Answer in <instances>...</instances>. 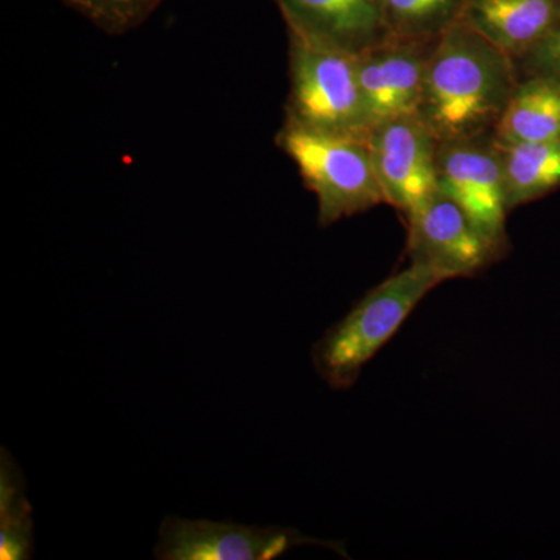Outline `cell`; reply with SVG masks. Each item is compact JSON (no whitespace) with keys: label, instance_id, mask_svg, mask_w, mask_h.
<instances>
[{"label":"cell","instance_id":"10","mask_svg":"<svg viewBox=\"0 0 560 560\" xmlns=\"http://www.w3.org/2000/svg\"><path fill=\"white\" fill-rule=\"evenodd\" d=\"M289 32L359 55L390 38L382 0H275Z\"/></svg>","mask_w":560,"mask_h":560},{"label":"cell","instance_id":"12","mask_svg":"<svg viewBox=\"0 0 560 560\" xmlns=\"http://www.w3.org/2000/svg\"><path fill=\"white\" fill-rule=\"evenodd\" d=\"M492 135L508 145L560 140V84L521 77Z\"/></svg>","mask_w":560,"mask_h":560},{"label":"cell","instance_id":"6","mask_svg":"<svg viewBox=\"0 0 560 560\" xmlns=\"http://www.w3.org/2000/svg\"><path fill=\"white\" fill-rule=\"evenodd\" d=\"M405 219L411 264L425 265L447 280L474 278L504 257L458 202L441 190Z\"/></svg>","mask_w":560,"mask_h":560},{"label":"cell","instance_id":"2","mask_svg":"<svg viewBox=\"0 0 560 560\" xmlns=\"http://www.w3.org/2000/svg\"><path fill=\"white\" fill-rule=\"evenodd\" d=\"M447 279L411 264L368 291L312 350L313 366L330 388L349 389L360 372L399 331L419 302Z\"/></svg>","mask_w":560,"mask_h":560},{"label":"cell","instance_id":"14","mask_svg":"<svg viewBox=\"0 0 560 560\" xmlns=\"http://www.w3.org/2000/svg\"><path fill=\"white\" fill-rule=\"evenodd\" d=\"M0 466V559H31L33 511L25 497L24 480L21 470L5 451H2Z\"/></svg>","mask_w":560,"mask_h":560},{"label":"cell","instance_id":"5","mask_svg":"<svg viewBox=\"0 0 560 560\" xmlns=\"http://www.w3.org/2000/svg\"><path fill=\"white\" fill-rule=\"evenodd\" d=\"M438 183L503 256L510 248L506 190L492 132L438 142Z\"/></svg>","mask_w":560,"mask_h":560},{"label":"cell","instance_id":"4","mask_svg":"<svg viewBox=\"0 0 560 560\" xmlns=\"http://www.w3.org/2000/svg\"><path fill=\"white\" fill-rule=\"evenodd\" d=\"M289 36L287 119L313 130L370 138L357 55L300 33Z\"/></svg>","mask_w":560,"mask_h":560},{"label":"cell","instance_id":"17","mask_svg":"<svg viewBox=\"0 0 560 560\" xmlns=\"http://www.w3.org/2000/svg\"><path fill=\"white\" fill-rule=\"evenodd\" d=\"M515 65L521 77H539L560 84V22Z\"/></svg>","mask_w":560,"mask_h":560},{"label":"cell","instance_id":"1","mask_svg":"<svg viewBox=\"0 0 560 560\" xmlns=\"http://www.w3.org/2000/svg\"><path fill=\"white\" fill-rule=\"evenodd\" d=\"M521 80L510 55L456 22L434 43L418 117L438 142L489 135Z\"/></svg>","mask_w":560,"mask_h":560},{"label":"cell","instance_id":"16","mask_svg":"<svg viewBox=\"0 0 560 560\" xmlns=\"http://www.w3.org/2000/svg\"><path fill=\"white\" fill-rule=\"evenodd\" d=\"M97 27L124 33L142 24L162 0H62Z\"/></svg>","mask_w":560,"mask_h":560},{"label":"cell","instance_id":"3","mask_svg":"<svg viewBox=\"0 0 560 560\" xmlns=\"http://www.w3.org/2000/svg\"><path fill=\"white\" fill-rule=\"evenodd\" d=\"M276 140L315 194L320 226L386 205L368 139L313 130L285 119Z\"/></svg>","mask_w":560,"mask_h":560},{"label":"cell","instance_id":"8","mask_svg":"<svg viewBox=\"0 0 560 560\" xmlns=\"http://www.w3.org/2000/svg\"><path fill=\"white\" fill-rule=\"evenodd\" d=\"M320 545L290 528H260L232 522L165 517L154 558L158 560H271L302 545Z\"/></svg>","mask_w":560,"mask_h":560},{"label":"cell","instance_id":"13","mask_svg":"<svg viewBox=\"0 0 560 560\" xmlns=\"http://www.w3.org/2000/svg\"><path fill=\"white\" fill-rule=\"evenodd\" d=\"M497 147L510 210L560 189V140Z\"/></svg>","mask_w":560,"mask_h":560},{"label":"cell","instance_id":"7","mask_svg":"<svg viewBox=\"0 0 560 560\" xmlns=\"http://www.w3.org/2000/svg\"><path fill=\"white\" fill-rule=\"evenodd\" d=\"M368 143L386 205L408 217L440 190L438 140L418 116L377 125Z\"/></svg>","mask_w":560,"mask_h":560},{"label":"cell","instance_id":"11","mask_svg":"<svg viewBox=\"0 0 560 560\" xmlns=\"http://www.w3.org/2000/svg\"><path fill=\"white\" fill-rule=\"evenodd\" d=\"M460 21L517 62L560 22V0H469Z\"/></svg>","mask_w":560,"mask_h":560},{"label":"cell","instance_id":"15","mask_svg":"<svg viewBox=\"0 0 560 560\" xmlns=\"http://www.w3.org/2000/svg\"><path fill=\"white\" fill-rule=\"evenodd\" d=\"M469 0H382L390 36L438 39L460 21Z\"/></svg>","mask_w":560,"mask_h":560},{"label":"cell","instance_id":"9","mask_svg":"<svg viewBox=\"0 0 560 560\" xmlns=\"http://www.w3.org/2000/svg\"><path fill=\"white\" fill-rule=\"evenodd\" d=\"M436 39L390 36L357 55V69L370 128L418 116L427 62Z\"/></svg>","mask_w":560,"mask_h":560}]
</instances>
